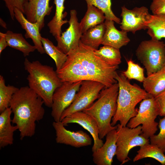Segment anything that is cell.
Wrapping results in <instances>:
<instances>
[{
    "instance_id": "1",
    "label": "cell",
    "mask_w": 165,
    "mask_h": 165,
    "mask_svg": "<svg viewBox=\"0 0 165 165\" xmlns=\"http://www.w3.org/2000/svg\"><path fill=\"white\" fill-rule=\"evenodd\" d=\"M42 99L28 86L20 87L13 95L9 107L13 114L12 122L17 127L21 140L35 134L36 123L43 118Z\"/></svg>"
},
{
    "instance_id": "2",
    "label": "cell",
    "mask_w": 165,
    "mask_h": 165,
    "mask_svg": "<svg viewBox=\"0 0 165 165\" xmlns=\"http://www.w3.org/2000/svg\"><path fill=\"white\" fill-rule=\"evenodd\" d=\"M24 65L28 73L27 78L28 86L42 99L46 106L51 108L53 94L62 83L56 71L38 61L31 62L27 58Z\"/></svg>"
},
{
    "instance_id": "3",
    "label": "cell",
    "mask_w": 165,
    "mask_h": 165,
    "mask_svg": "<svg viewBox=\"0 0 165 165\" xmlns=\"http://www.w3.org/2000/svg\"><path fill=\"white\" fill-rule=\"evenodd\" d=\"M116 79L119 90L117 110L111 124L114 126L119 122L121 125L125 127L137 114L138 110L136 108L137 105L143 99L153 96L137 85L131 84L122 72L117 73Z\"/></svg>"
},
{
    "instance_id": "4",
    "label": "cell",
    "mask_w": 165,
    "mask_h": 165,
    "mask_svg": "<svg viewBox=\"0 0 165 165\" xmlns=\"http://www.w3.org/2000/svg\"><path fill=\"white\" fill-rule=\"evenodd\" d=\"M119 90L118 82L109 87H105L100 91L98 98L90 107L82 111L96 121L101 139L108 132L117 128V125L113 126L111 123L117 110Z\"/></svg>"
},
{
    "instance_id": "5",
    "label": "cell",
    "mask_w": 165,
    "mask_h": 165,
    "mask_svg": "<svg viewBox=\"0 0 165 165\" xmlns=\"http://www.w3.org/2000/svg\"><path fill=\"white\" fill-rule=\"evenodd\" d=\"M71 51L81 63L91 80L103 84L106 87L117 82L116 79L118 66H111L97 56L94 50L82 44Z\"/></svg>"
},
{
    "instance_id": "6",
    "label": "cell",
    "mask_w": 165,
    "mask_h": 165,
    "mask_svg": "<svg viewBox=\"0 0 165 165\" xmlns=\"http://www.w3.org/2000/svg\"><path fill=\"white\" fill-rule=\"evenodd\" d=\"M136 55L146 70L147 75L162 68L165 64V43L153 39L141 42Z\"/></svg>"
},
{
    "instance_id": "7",
    "label": "cell",
    "mask_w": 165,
    "mask_h": 165,
    "mask_svg": "<svg viewBox=\"0 0 165 165\" xmlns=\"http://www.w3.org/2000/svg\"><path fill=\"white\" fill-rule=\"evenodd\" d=\"M159 114V108L154 97L145 99L140 103L137 115L130 120L126 126L133 128L141 125V135L149 139L158 130V123L155 119Z\"/></svg>"
},
{
    "instance_id": "8",
    "label": "cell",
    "mask_w": 165,
    "mask_h": 165,
    "mask_svg": "<svg viewBox=\"0 0 165 165\" xmlns=\"http://www.w3.org/2000/svg\"><path fill=\"white\" fill-rule=\"evenodd\" d=\"M117 126L116 156L117 160L123 164L130 160L128 155L131 149L149 143L150 139L141 135V126L140 125L133 128L123 126L120 124H118Z\"/></svg>"
},
{
    "instance_id": "9",
    "label": "cell",
    "mask_w": 165,
    "mask_h": 165,
    "mask_svg": "<svg viewBox=\"0 0 165 165\" xmlns=\"http://www.w3.org/2000/svg\"><path fill=\"white\" fill-rule=\"evenodd\" d=\"M105 87L102 83L96 81H82L73 101L62 113L61 121L73 113L82 111L90 107L98 98L100 91Z\"/></svg>"
},
{
    "instance_id": "10",
    "label": "cell",
    "mask_w": 165,
    "mask_h": 165,
    "mask_svg": "<svg viewBox=\"0 0 165 165\" xmlns=\"http://www.w3.org/2000/svg\"><path fill=\"white\" fill-rule=\"evenodd\" d=\"M82 81L63 82L55 90L52 97L51 115L54 121H61L64 111L73 101Z\"/></svg>"
},
{
    "instance_id": "11",
    "label": "cell",
    "mask_w": 165,
    "mask_h": 165,
    "mask_svg": "<svg viewBox=\"0 0 165 165\" xmlns=\"http://www.w3.org/2000/svg\"><path fill=\"white\" fill-rule=\"evenodd\" d=\"M151 15L146 7H135L129 9L125 6L121 7L122 20L120 28L122 30L135 34L137 31L147 29Z\"/></svg>"
},
{
    "instance_id": "12",
    "label": "cell",
    "mask_w": 165,
    "mask_h": 165,
    "mask_svg": "<svg viewBox=\"0 0 165 165\" xmlns=\"http://www.w3.org/2000/svg\"><path fill=\"white\" fill-rule=\"evenodd\" d=\"M75 9L70 11L69 27L60 36L55 38L57 46L64 53L67 54L79 45L82 32Z\"/></svg>"
},
{
    "instance_id": "13",
    "label": "cell",
    "mask_w": 165,
    "mask_h": 165,
    "mask_svg": "<svg viewBox=\"0 0 165 165\" xmlns=\"http://www.w3.org/2000/svg\"><path fill=\"white\" fill-rule=\"evenodd\" d=\"M55 131V140L57 143L80 148L91 145L92 139L82 130L73 131L67 129L61 121H55L52 124Z\"/></svg>"
},
{
    "instance_id": "14",
    "label": "cell",
    "mask_w": 165,
    "mask_h": 165,
    "mask_svg": "<svg viewBox=\"0 0 165 165\" xmlns=\"http://www.w3.org/2000/svg\"><path fill=\"white\" fill-rule=\"evenodd\" d=\"M61 121L64 126L70 123L78 124L88 131L94 140L92 148V152L103 145V141L99 137V129L96 121L86 113L83 111L76 112L67 116Z\"/></svg>"
},
{
    "instance_id": "15",
    "label": "cell",
    "mask_w": 165,
    "mask_h": 165,
    "mask_svg": "<svg viewBox=\"0 0 165 165\" xmlns=\"http://www.w3.org/2000/svg\"><path fill=\"white\" fill-rule=\"evenodd\" d=\"M67 55L66 61L61 68L56 71L61 81L74 82L91 80L84 67L73 53L70 51Z\"/></svg>"
},
{
    "instance_id": "16",
    "label": "cell",
    "mask_w": 165,
    "mask_h": 165,
    "mask_svg": "<svg viewBox=\"0 0 165 165\" xmlns=\"http://www.w3.org/2000/svg\"><path fill=\"white\" fill-rule=\"evenodd\" d=\"M117 131L114 129L106 135V141L98 150L93 152V161L97 165H111L116 155Z\"/></svg>"
},
{
    "instance_id": "17",
    "label": "cell",
    "mask_w": 165,
    "mask_h": 165,
    "mask_svg": "<svg viewBox=\"0 0 165 165\" xmlns=\"http://www.w3.org/2000/svg\"><path fill=\"white\" fill-rule=\"evenodd\" d=\"M50 0H29L24 7V14L30 22H38L41 30L44 26V18L49 15L53 7L50 6Z\"/></svg>"
},
{
    "instance_id": "18",
    "label": "cell",
    "mask_w": 165,
    "mask_h": 165,
    "mask_svg": "<svg viewBox=\"0 0 165 165\" xmlns=\"http://www.w3.org/2000/svg\"><path fill=\"white\" fill-rule=\"evenodd\" d=\"M15 18L19 23L21 27L25 31L24 36L26 38L31 39L36 50L41 54L45 53L41 41L42 36L40 33V25L37 22L32 23L28 21L24 13L18 9H14Z\"/></svg>"
},
{
    "instance_id": "19",
    "label": "cell",
    "mask_w": 165,
    "mask_h": 165,
    "mask_svg": "<svg viewBox=\"0 0 165 165\" xmlns=\"http://www.w3.org/2000/svg\"><path fill=\"white\" fill-rule=\"evenodd\" d=\"M114 23L113 20H105L104 24L106 29L102 44L119 49L127 45L130 40L127 36V32L117 29Z\"/></svg>"
},
{
    "instance_id": "20",
    "label": "cell",
    "mask_w": 165,
    "mask_h": 165,
    "mask_svg": "<svg viewBox=\"0 0 165 165\" xmlns=\"http://www.w3.org/2000/svg\"><path fill=\"white\" fill-rule=\"evenodd\" d=\"M12 113L10 107L0 113V148H4L13 144L14 132L18 130L16 125H11V116Z\"/></svg>"
},
{
    "instance_id": "21",
    "label": "cell",
    "mask_w": 165,
    "mask_h": 165,
    "mask_svg": "<svg viewBox=\"0 0 165 165\" xmlns=\"http://www.w3.org/2000/svg\"><path fill=\"white\" fill-rule=\"evenodd\" d=\"M145 90L155 97L165 90V65L160 70L147 75L143 81Z\"/></svg>"
},
{
    "instance_id": "22",
    "label": "cell",
    "mask_w": 165,
    "mask_h": 165,
    "mask_svg": "<svg viewBox=\"0 0 165 165\" xmlns=\"http://www.w3.org/2000/svg\"><path fill=\"white\" fill-rule=\"evenodd\" d=\"M105 29L104 23L91 28L82 34L80 41L94 50H98L102 44Z\"/></svg>"
},
{
    "instance_id": "23",
    "label": "cell",
    "mask_w": 165,
    "mask_h": 165,
    "mask_svg": "<svg viewBox=\"0 0 165 165\" xmlns=\"http://www.w3.org/2000/svg\"><path fill=\"white\" fill-rule=\"evenodd\" d=\"M104 12L94 6L87 4V11L80 23L82 34L89 29L104 23L105 17Z\"/></svg>"
},
{
    "instance_id": "24",
    "label": "cell",
    "mask_w": 165,
    "mask_h": 165,
    "mask_svg": "<svg viewBox=\"0 0 165 165\" xmlns=\"http://www.w3.org/2000/svg\"><path fill=\"white\" fill-rule=\"evenodd\" d=\"M65 0H54L56 6L55 15L52 19L48 23L50 32L55 38L59 37L62 33L61 27L68 21L63 20L67 13L63 12L65 9L64 3Z\"/></svg>"
},
{
    "instance_id": "25",
    "label": "cell",
    "mask_w": 165,
    "mask_h": 165,
    "mask_svg": "<svg viewBox=\"0 0 165 165\" xmlns=\"http://www.w3.org/2000/svg\"><path fill=\"white\" fill-rule=\"evenodd\" d=\"M5 36L8 46L21 52L24 57L36 50L35 46L27 41L21 33L9 30L5 33Z\"/></svg>"
},
{
    "instance_id": "26",
    "label": "cell",
    "mask_w": 165,
    "mask_h": 165,
    "mask_svg": "<svg viewBox=\"0 0 165 165\" xmlns=\"http://www.w3.org/2000/svg\"><path fill=\"white\" fill-rule=\"evenodd\" d=\"M137 154L134 158L135 162L146 158H151L157 161L162 165H165V155L164 152L157 145L149 143L140 146Z\"/></svg>"
},
{
    "instance_id": "27",
    "label": "cell",
    "mask_w": 165,
    "mask_h": 165,
    "mask_svg": "<svg viewBox=\"0 0 165 165\" xmlns=\"http://www.w3.org/2000/svg\"><path fill=\"white\" fill-rule=\"evenodd\" d=\"M147 34L152 39L165 38V14L151 15L147 28Z\"/></svg>"
},
{
    "instance_id": "28",
    "label": "cell",
    "mask_w": 165,
    "mask_h": 165,
    "mask_svg": "<svg viewBox=\"0 0 165 165\" xmlns=\"http://www.w3.org/2000/svg\"><path fill=\"white\" fill-rule=\"evenodd\" d=\"M94 53L97 56L111 66H118L121 62L119 49L104 45L99 49L94 50Z\"/></svg>"
},
{
    "instance_id": "29",
    "label": "cell",
    "mask_w": 165,
    "mask_h": 165,
    "mask_svg": "<svg viewBox=\"0 0 165 165\" xmlns=\"http://www.w3.org/2000/svg\"><path fill=\"white\" fill-rule=\"evenodd\" d=\"M41 41L45 53L54 61L57 72L62 67L67 58V55L57 46H55L48 38L42 37Z\"/></svg>"
},
{
    "instance_id": "30",
    "label": "cell",
    "mask_w": 165,
    "mask_h": 165,
    "mask_svg": "<svg viewBox=\"0 0 165 165\" xmlns=\"http://www.w3.org/2000/svg\"><path fill=\"white\" fill-rule=\"evenodd\" d=\"M14 86L5 84L3 77L0 75V112L9 107L14 94L19 89Z\"/></svg>"
},
{
    "instance_id": "31",
    "label": "cell",
    "mask_w": 165,
    "mask_h": 165,
    "mask_svg": "<svg viewBox=\"0 0 165 165\" xmlns=\"http://www.w3.org/2000/svg\"><path fill=\"white\" fill-rule=\"evenodd\" d=\"M87 4L94 6L101 10L104 13L105 20H113L120 24L121 20L117 17L111 9V0H85Z\"/></svg>"
},
{
    "instance_id": "32",
    "label": "cell",
    "mask_w": 165,
    "mask_h": 165,
    "mask_svg": "<svg viewBox=\"0 0 165 165\" xmlns=\"http://www.w3.org/2000/svg\"><path fill=\"white\" fill-rule=\"evenodd\" d=\"M127 68L122 73L128 79H135L140 82H143L145 77L144 69L131 60L127 61Z\"/></svg>"
},
{
    "instance_id": "33",
    "label": "cell",
    "mask_w": 165,
    "mask_h": 165,
    "mask_svg": "<svg viewBox=\"0 0 165 165\" xmlns=\"http://www.w3.org/2000/svg\"><path fill=\"white\" fill-rule=\"evenodd\" d=\"M160 132L157 135H154L150 138L151 144L157 145L165 152V116L160 119L158 123Z\"/></svg>"
},
{
    "instance_id": "34",
    "label": "cell",
    "mask_w": 165,
    "mask_h": 165,
    "mask_svg": "<svg viewBox=\"0 0 165 165\" xmlns=\"http://www.w3.org/2000/svg\"><path fill=\"white\" fill-rule=\"evenodd\" d=\"M6 6L8 9L11 18L14 20L15 18L14 9H18L23 13L24 7L29 0H3Z\"/></svg>"
},
{
    "instance_id": "35",
    "label": "cell",
    "mask_w": 165,
    "mask_h": 165,
    "mask_svg": "<svg viewBox=\"0 0 165 165\" xmlns=\"http://www.w3.org/2000/svg\"><path fill=\"white\" fill-rule=\"evenodd\" d=\"M150 9L153 15L165 14V0H152Z\"/></svg>"
},
{
    "instance_id": "36",
    "label": "cell",
    "mask_w": 165,
    "mask_h": 165,
    "mask_svg": "<svg viewBox=\"0 0 165 165\" xmlns=\"http://www.w3.org/2000/svg\"><path fill=\"white\" fill-rule=\"evenodd\" d=\"M154 98L159 108V116H165V90Z\"/></svg>"
},
{
    "instance_id": "37",
    "label": "cell",
    "mask_w": 165,
    "mask_h": 165,
    "mask_svg": "<svg viewBox=\"0 0 165 165\" xmlns=\"http://www.w3.org/2000/svg\"><path fill=\"white\" fill-rule=\"evenodd\" d=\"M8 46L5 33L0 32V54L7 46Z\"/></svg>"
},
{
    "instance_id": "38",
    "label": "cell",
    "mask_w": 165,
    "mask_h": 165,
    "mask_svg": "<svg viewBox=\"0 0 165 165\" xmlns=\"http://www.w3.org/2000/svg\"><path fill=\"white\" fill-rule=\"evenodd\" d=\"M0 25L2 27L6 29L7 28L6 24L1 18L0 19Z\"/></svg>"
},
{
    "instance_id": "39",
    "label": "cell",
    "mask_w": 165,
    "mask_h": 165,
    "mask_svg": "<svg viewBox=\"0 0 165 165\" xmlns=\"http://www.w3.org/2000/svg\"></svg>"
}]
</instances>
